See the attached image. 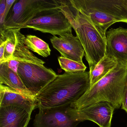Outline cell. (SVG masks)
Wrapping results in <instances>:
<instances>
[{
	"instance_id": "9c48e42d",
	"label": "cell",
	"mask_w": 127,
	"mask_h": 127,
	"mask_svg": "<svg viewBox=\"0 0 127 127\" xmlns=\"http://www.w3.org/2000/svg\"><path fill=\"white\" fill-rule=\"evenodd\" d=\"M50 40L62 57L84 64L82 59L85 55L84 49L78 37L73 36L72 31L59 37L53 35Z\"/></svg>"
},
{
	"instance_id": "4fadbf2b",
	"label": "cell",
	"mask_w": 127,
	"mask_h": 127,
	"mask_svg": "<svg viewBox=\"0 0 127 127\" xmlns=\"http://www.w3.org/2000/svg\"><path fill=\"white\" fill-rule=\"evenodd\" d=\"M61 5L56 0H26V6L16 29H21L25 24L41 12L54 9H59Z\"/></svg>"
},
{
	"instance_id": "603a6c76",
	"label": "cell",
	"mask_w": 127,
	"mask_h": 127,
	"mask_svg": "<svg viewBox=\"0 0 127 127\" xmlns=\"http://www.w3.org/2000/svg\"><path fill=\"white\" fill-rule=\"evenodd\" d=\"M10 69L15 72L17 73L18 69L20 63L14 60H10L4 62Z\"/></svg>"
},
{
	"instance_id": "52a82bcc",
	"label": "cell",
	"mask_w": 127,
	"mask_h": 127,
	"mask_svg": "<svg viewBox=\"0 0 127 127\" xmlns=\"http://www.w3.org/2000/svg\"><path fill=\"white\" fill-rule=\"evenodd\" d=\"M75 7L95 10L127 23V0H69Z\"/></svg>"
},
{
	"instance_id": "3957f363",
	"label": "cell",
	"mask_w": 127,
	"mask_h": 127,
	"mask_svg": "<svg viewBox=\"0 0 127 127\" xmlns=\"http://www.w3.org/2000/svg\"><path fill=\"white\" fill-rule=\"evenodd\" d=\"M118 61L117 66L100 79L70 107L82 109L96 102H107L115 109L122 106L123 90L127 75V62Z\"/></svg>"
},
{
	"instance_id": "277c9868",
	"label": "cell",
	"mask_w": 127,
	"mask_h": 127,
	"mask_svg": "<svg viewBox=\"0 0 127 127\" xmlns=\"http://www.w3.org/2000/svg\"><path fill=\"white\" fill-rule=\"evenodd\" d=\"M24 28L61 36L72 31V28L63 12L59 9H54L41 12L21 27Z\"/></svg>"
},
{
	"instance_id": "9a60e30c",
	"label": "cell",
	"mask_w": 127,
	"mask_h": 127,
	"mask_svg": "<svg viewBox=\"0 0 127 127\" xmlns=\"http://www.w3.org/2000/svg\"><path fill=\"white\" fill-rule=\"evenodd\" d=\"M0 84L5 85L21 93L34 96L25 87L17 73L12 70L5 63L0 64Z\"/></svg>"
},
{
	"instance_id": "ac0fdd59",
	"label": "cell",
	"mask_w": 127,
	"mask_h": 127,
	"mask_svg": "<svg viewBox=\"0 0 127 127\" xmlns=\"http://www.w3.org/2000/svg\"><path fill=\"white\" fill-rule=\"evenodd\" d=\"M24 43L30 50L44 58L49 56L51 50L49 44L42 39L35 35H28L25 37Z\"/></svg>"
},
{
	"instance_id": "ba28073f",
	"label": "cell",
	"mask_w": 127,
	"mask_h": 127,
	"mask_svg": "<svg viewBox=\"0 0 127 127\" xmlns=\"http://www.w3.org/2000/svg\"><path fill=\"white\" fill-rule=\"evenodd\" d=\"M70 105L39 108L34 120V127H76L79 122L71 119L67 113Z\"/></svg>"
},
{
	"instance_id": "7c38bea8",
	"label": "cell",
	"mask_w": 127,
	"mask_h": 127,
	"mask_svg": "<svg viewBox=\"0 0 127 127\" xmlns=\"http://www.w3.org/2000/svg\"><path fill=\"white\" fill-rule=\"evenodd\" d=\"M31 114L18 106L0 107V127H28Z\"/></svg>"
},
{
	"instance_id": "8992f818",
	"label": "cell",
	"mask_w": 127,
	"mask_h": 127,
	"mask_svg": "<svg viewBox=\"0 0 127 127\" xmlns=\"http://www.w3.org/2000/svg\"><path fill=\"white\" fill-rule=\"evenodd\" d=\"M114 106L107 102H99L79 110L73 109L70 106L67 113L75 122L92 121L99 127H111L115 110Z\"/></svg>"
},
{
	"instance_id": "ffe728a7",
	"label": "cell",
	"mask_w": 127,
	"mask_h": 127,
	"mask_svg": "<svg viewBox=\"0 0 127 127\" xmlns=\"http://www.w3.org/2000/svg\"><path fill=\"white\" fill-rule=\"evenodd\" d=\"M58 60L61 68L65 72L72 73L84 72L87 69L84 64H82L62 56L59 57Z\"/></svg>"
},
{
	"instance_id": "e0dca14e",
	"label": "cell",
	"mask_w": 127,
	"mask_h": 127,
	"mask_svg": "<svg viewBox=\"0 0 127 127\" xmlns=\"http://www.w3.org/2000/svg\"><path fill=\"white\" fill-rule=\"evenodd\" d=\"M118 64L117 59L106 53L104 57L90 70V87L115 69Z\"/></svg>"
},
{
	"instance_id": "2e32d148",
	"label": "cell",
	"mask_w": 127,
	"mask_h": 127,
	"mask_svg": "<svg viewBox=\"0 0 127 127\" xmlns=\"http://www.w3.org/2000/svg\"><path fill=\"white\" fill-rule=\"evenodd\" d=\"M73 6L85 15L105 36H106L107 30L111 25L120 22L116 18L100 12Z\"/></svg>"
},
{
	"instance_id": "5b68a950",
	"label": "cell",
	"mask_w": 127,
	"mask_h": 127,
	"mask_svg": "<svg viewBox=\"0 0 127 127\" xmlns=\"http://www.w3.org/2000/svg\"><path fill=\"white\" fill-rule=\"evenodd\" d=\"M17 73L27 90L36 97L58 75L44 65L20 63Z\"/></svg>"
},
{
	"instance_id": "7a4b0ae2",
	"label": "cell",
	"mask_w": 127,
	"mask_h": 127,
	"mask_svg": "<svg viewBox=\"0 0 127 127\" xmlns=\"http://www.w3.org/2000/svg\"><path fill=\"white\" fill-rule=\"evenodd\" d=\"M59 9L64 14L74 30L85 52L90 70L104 57L107 52V39L95 25L73 7L69 0H59Z\"/></svg>"
},
{
	"instance_id": "5bb4252c",
	"label": "cell",
	"mask_w": 127,
	"mask_h": 127,
	"mask_svg": "<svg viewBox=\"0 0 127 127\" xmlns=\"http://www.w3.org/2000/svg\"><path fill=\"white\" fill-rule=\"evenodd\" d=\"M21 29H14L16 34V43L12 60L17 61L20 63L44 65L45 62L36 57L24 43L25 36L21 32Z\"/></svg>"
},
{
	"instance_id": "6da1fadb",
	"label": "cell",
	"mask_w": 127,
	"mask_h": 127,
	"mask_svg": "<svg viewBox=\"0 0 127 127\" xmlns=\"http://www.w3.org/2000/svg\"><path fill=\"white\" fill-rule=\"evenodd\" d=\"M90 72H65L58 76L36 96L39 108L70 105L90 88Z\"/></svg>"
},
{
	"instance_id": "7402d4cb",
	"label": "cell",
	"mask_w": 127,
	"mask_h": 127,
	"mask_svg": "<svg viewBox=\"0 0 127 127\" xmlns=\"http://www.w3.org/2000/svg\"><path fill=\"white\" fill-rule=\"evenodd\" d=\"M122 108L127 113V75L123 90Z\"/></svg>"
},
{
	"instance_id": "cb8c5ba5",
	"label": "cell",
	"mask_w": 127,
	"mask_h": 127,
	"mask_svg": "<svg viewBox=\"0 0 127 127\" xmlns=\"http://www.w3.org/2000/svg\"><path fill=\"white\" fill-rule=\"evenodd\" d=\"M6 6V0H0V20L2 19L5 13Z\"/></svg>"
},
{
	"instance_id": "44dd1931",
	"label": "cell",
	"mask_w": 127,
	"mask_h": 127,
	"mask_svg": "<svg viewBox=\"0 0 127 127\" xmlns=\"http://www.w3.org/2000/svg\"><path fill=\"white\" fill-rule=\"evenodd\" d=\"M16 2V0H6V6L5 10L2 18L0 20V25H2L5 23L6 19V17L9 12V10L11 9L12 5Z\"/></svg>"
},
{
	"instance_id": "d6986e66",
	"label": "cell",
	"mask_w": 127,
	"mask_h": 127,
	"mask_svg": "<svg viewBox=\"0 0 127 127\" xmlns=\"http://www.w3.org/2000/svg\"><path fill=\"white\" fill-rule=\"evenodd\" d=\"M0 32L5 35L6 40L2 63L12 59L16 43L15 30L13 29H4L0 28Z\"/></svg>"
},
{
	"instance_id": "30bf717a",
	"label": "cell",
	"mask_w": 127,
	"mask_h": 127,
	"mask_svg": "<svg viewBox=\"0 0 127 127\" xmlns=\"http://www.w3.org/2000/svg\"><path fill=\"white\" fill-rule=\"evenodd\" d=\"M106 53L119 61L127 62V29L120 27L106 32Z\"/></svg>"
},
{
	"instance_id": "8fae6325",
	"label": "cell",
	"mask_w": 127,
	"mask_h": 127,
	"mask_svg": "<svg viewBox=\"0 0 127 127\" xmlns=\"http://www.w3.org/2000/svg\"><path fill=\"white\" fill-rule=\"evenodd\" d=\"M0 107L14 105L26 109L32 113L37 106L35 96H29L0 84Z\"/></svg>"
}]
</instances>
